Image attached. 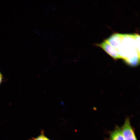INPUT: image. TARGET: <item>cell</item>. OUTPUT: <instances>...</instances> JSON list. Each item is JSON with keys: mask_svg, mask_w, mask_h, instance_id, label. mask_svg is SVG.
Wrapping results in <instances>:
<instances>
[{"mask_svg": "<svg viewBox=\"0 0 140 140\" xmlns=\"http://www.w3.org/2000/svg\"><path fill=\"white\" fill-rule=\"evenodd\" d=\"M121 59L134 66L139 62L140 36L137 34H121L119 43L115 48Z\"/></svg>", "mask_w": 140, "mask_h": 140, "instance_id": "6da1fadb", "label": "cell"}, {"mask_svg": "<svg viewBox=\"0 0 140 140\" xmlns=\"http://www.w3.org/2000/svg\"><path fill=\"white\" fill-rule=\"evenodd\" d=\"M121 131L124 140H137L128 119L126 120Z\"/></svg>", "mask_w": 140, "mask_h": 140, "instance_id": "7a4b0ae2", "label": "cell"}, {"mask_svg": "<svg viewBox=\"0 0 140 140\" xmlns=\"http://www.w3.org/2000/svg\"><path fill=\"white\" fill-rule=\"evenodd\" d=\"M96 45L102 48L114 59H121L116 49L108 43L106 40L101 43Z\"/></svg>", "mask_w": 140, "mask_h": 140, "instance_id": "3957f363", "label": "cell"}, {"mask_svg": "<svg viewBox=\"0 0 140 140\" xmlns=\"http://www.w3.org/2000/svg\"><path fill=\"white\" fill-rule=\"evenodd\" d=\"M110 140H124L121 130L117 129L114 131L111 134Z\"/></svg>", "mask_w": 140, "mask_h": 140, "instance_id": "277c9868", "label": "cell"}, {"mask_svg": "<svg viewBox=\"0 0 140 140\" xmlns=\"http://www.w3.org/2000/svg\"><path fill=\"white\" fill-rule=\"evenodd\" d=\"M32 140H50L43 134Z\"/></svg>", "mask_w": 140, "mask_h": 140, "instance_id": "5b68a950", "label": "cell"}, {"mask_svg": "<svg viewBox=\"0 0 140 140\" xmlns=\"http://www.w3.org/2000/svg\"><path fill=\"white\" fill-rule=\"evenodd\" d=\"M3 79V76L2 74L0 72V84L1 83Z\"/></svg>", "mask_w": 140, "mask_h": 140, "instance_id": "8992f818", "label": "cell"}]
</instances>
